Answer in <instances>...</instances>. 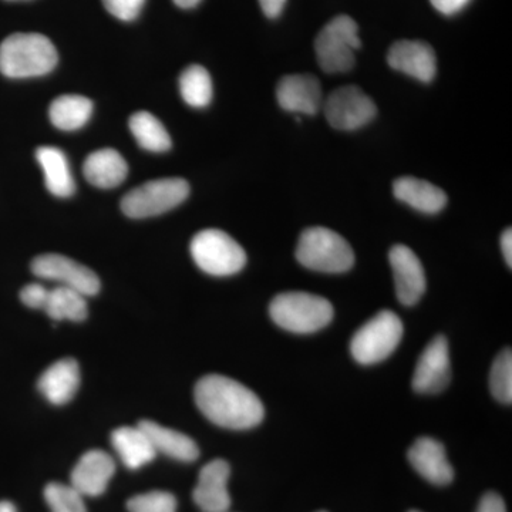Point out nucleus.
Segmentation results:
<instances>
[{
    "mask_svg": "<svg viewBox=\"0 0 512 512\" xmlns=\"http://www.w3.org/2000/svg\"><path fill=\"white\" fill-rule=\"evenodd\" d=\"M195 403L208 420L224 429H252L265 416L264 404L252 390L222 375L202 377L195 386Z\"/></svg>",
    "mask_w": 512,
    "mask_h": 512,
    "instance_id": "obj_1",
    "label": "nucleus"
},
{
    "mask_svg": "<svg viewBox=\"0 0 512 512\" xmlns=\"http://www.w3.org/2000/svg\"><path fill=\"white\" fill-rule=\"evenodd\" d=\"M57 62L55 45L40 33H13L0 43V73L10 79L45 76Z\"/></svg>",
    "mask_w": 512,
    "mask_h": 512,
    "instance_id": "obj_2",
    "label": "nucleus"
},
{
    "mask_svg": "<svg viewBox=\"0 0 512 512\" xmlns=\"http://www.w3.org/2000/svg\"><path fill=\"white\" fill-rule=\"evenodd\" d=\"M299 264L325 274H343L355 265V252L338 232L329 228L305 229L296 247Z\"/></svg>",
    "mask_w": 512,
    "mask_h": 512,
    "instance_id": "obj_3",
    "label": "nucleus"
},
{
    "mask_svg": "<svg viewBox=\"0 0 512 512\" xmlns=\"http://www.w3.org/2000/svg\"><path fill=\"white\" fill-rule=\"evenodd\" d=\"M269 313L276 325L292 333H313L328 326L333 306L328 299L306 292H286L275 296Z\"/></svg>",
    "mask_w": 512,
    "mask_h": 512,
    "instance_id": "obj_4",
    "label": "nucleus"
},
{
    "mask_svg": "<svg viewBox=\"0 0 512 512\" xmlns=\"http://www.w3.org/2000/svg\"><path fill=\"white\" fill-rule=\"evenodd\" d=\"M362 43L359 28L350 16L340 15L320 30L315 40L319 66L326 73H346L355 66V52Z\"/></svg>",
    "mask_w": 512,
    "mask_h": 512,
    "instance_id": "obj_5",
    "label": "nucleus"
},
{
    "mask_svg": "<svg viewBox=\"0 0 512 512\" xmlns=\"http://www.w3.org/2000/svg\"><path fill=\"white\" fill-rule=\"evenodd\" d=\"M190 251L195 264L208 275H235L247 264L244 248L220 229L198 232L192 238Z\"/></svg>",
    "mask_w": 512,
    "mask_h": 512,
    "instance_id": "obj_6",
    "label": "nucleus"
},
{
    "mask_svg": "<svg viewBox=\"0 0 512 512\" xmlns=\"http://www.w3.org/2000/svg\"><path fill=\"white\" fill-rule=\"evenodd\" d=\"M188 195L190 185L183 178H160L127 192L121 200V210L134 220L157 217L183 204Z\"/></svg>",
    "mask_w": 512,
    "mask_h": 512,
    "instance_id": "obj_7",
    "label": "nucleus"
},
{
    "mask_svg": "<svg viewBox=\"0 0 512 512\" xmlns=\"http://www.w3.org/2000/svg\"><path fill=\"white\" fill-rule=\"evenodd\" d=\"M402 338V320L392 311H382L357 330L350 352L360 365H375L392 355Z\"/></svg>",
    "mask_w": 512,
    "mask_h": 512,
    "instance_id": "obj_8",
    "label": "nucleus"
},
{
    "mask_svg": "<svg viewBox=\"0 0 512 512\" xmlns=\"http://www.w3.org/2000/svg\"><path fill=\"white\" fill-rule=\"evenodd\" d=\"M322 109L330 126L343 131L365 127L377 114L376 104L356 86L339 87L330 93Z\"/></svg>",
    "mask_w": 512,
    "mask_h": 512,
    "instance_id": "obj_9",
    "label": "nucleus"
},
{
    "mask_svg": "<svg viewBox=\"0 0 512 512\" xmlns=\"http://www.w3.org/2000/svg\"><path fill=\"white\" fill-rule=\"evenodd\" d=\"M32 272L37 278L59 282L66 288L94 296L100 292V279L92 269L87 268L67 256L46 254L37 256L32 262Z\"/></svg>",
    "mask_w": 512,
    "mask_h": 512,
    "instance_id": "obj_10",
    "label": "nucleus"
},
{
    "mask_svg": "<svg viewBox=\"0 0 512 512\" xmlns=\"http://www.w3.org/2000/svg\"><path fill=\"white\" fill-rule=\"evenodd\" d=\"M450 352L444 336H436L424 352L413 376V389L419 393H439L450 382Z\"/></svg>",
    "mask_w": 512,
    "mask_h": 512,
    "instance_id": "obj_11",
    "label": "nucleus"
},
{
    "mask_svg": "<svg viewBox=\"0 0 512 512\" xmlns=\"http://www.w3.org/2000/svg\"><path fill=\"white\" fill-rule=\"evenodd\" d=\"M397 299L406 306L416 305L426 292V274L420 259L406 245H396L390 249Z\"/></svg>",
    "mask_w": 512,
    "mask_h": 512,
    "instance_id": "obj_12",
    "label": "nucleus"
},
{
    "mask_svg": "<svg viewBox=\"0 0 512 512\" xmlns=\"http://www.w3.org/2000/svg\"><path fill=\"white\" fill-rule=\"evenodd\" d=\"M387 62L397 72L419 82L430 83L436 77L437 59L433 47L421 40H400L390 47Z\"/></svg>",
    "mask_w": 512,
    "mask_h": 512,
    "instance_id": "obj_13",
    "label": "nucleus"
},
{
    "mask_svg": "<svg viewBox=\"0 0 512 512\" xmlns=\"http://www.w3.org/2000/svg\"><path fill=\"white\" fill-rule=\"evenodd\" d=\"M229 476L231 467L221 458L202 467L197 487L192 494L195 504L202 512H228L231 507V495L228 493Z\"/></svg>",
    "mask_w": 512,
    "mask_h": 512,
    "instance_id": "obj_14",
    "label": "nucleus"
},
{
    "mask_svg": "<svg viewBox=\"0 0 512 512\" xmlns=\"http://www.w3.org/2000/svg\"><path fill=\"white\" fill-rule=\"evenodd\" d=\"M276 99L286 111L315 116L323 106L322 87L311 74H291L279 82Z\"/></svg>",
    "mask_w": 512,
    "mask_h": 512,
    "instance_id": "obj_15",
    "label": "nucleus"
},
{
    "mask_svg": "<svg viewBox=\"0 0 512 512\" xmlns=\"http://www.w3.org/2000/svg\"><path fill=\"white\" fill-rule=\"evenodd\" d=\"M116 473V463L110 454L101 450L87 451L72 471V487L83 497H99L107 490Z\"/></svg>",
    "mask_w": 512,
    "mask_h": 512,
    "instance_id": "obj_16",
    "label": "nucleus"
},
{
    "mask_svg": "<svg viewBox=\"0 0 512 512\" xmlns=\"http://www.w3.org/2000/svg\"><path fill=\"white\" fill-rule=\"evenodd\" d=\"M409 461L414 470L431 484L447 485L453 481L454 471L448 461L446 448L440 441L421 437L409 450Z\"/></svg>",
    "mask_w": 512,
    "mask_h": 512,
    "instance_id": "obj_17",
    "label": "nucleus"
},
{
    "mask_svg": "<svg viewBox=\"0 0 512 512\" xmlns=\"http://www.w3.org/2000/svg\"><path fill=\"white\" fill-rule=\"evenodd\" d=\"M80 387V367L74 359H62L47 367L37 382L39 392L55 406L69 403Z\"/></svg>",
    "mask_w": 512,
    "mask_h": 512,
    "instance_id": "obj_18",
    "label": "nucleus"
},
{
    "mask_svg": "<svg viewBox=\"0 0 512 512\" xmlns=\"http://www.w3.org/2000/svg\"><path fill=\"white\" fill-rule=\"evenodd\" d=\"M137 426L147 434L157 454L163 453L164 456L183 463H192L200 457L197 443L180 431L168 429L153 420L140 421Z\"/></svg>",
    "mask_w": 512,
    "mask_h": 512,
    "instance_id": "obj_19",
    "label": "nucleus"
},
{
    "mask_svg": "<svg viewBox=\"0 0 512 512\" xmlns=\"http://www.w3.org/2000/svg\"><path fill=\"white\" fill-rule=\"evenodd\" d=\"M83 173L94 187L110 190L119 187L126 180L128 165L119 151L101 148L86 158Z\"/></svg>",
    "mask_w": 512,
    "mask_h": 512,
    "instance_id": "obj_20",
    "label": "nucleus"
},
{
    "mask_svg": "<svg viewBox=\"0 0 512 512\" xmlns=\"http://www.w3.org/2000/svg\"><path fill=\"white\" fill-rule=\"evenodd\" d=\"M393 194L397 200L424 214H437L447 205L446 192L419 178L402 177L394 181Z\"/></svg>",
    "mask_w": 512,
    "mask_h": 512,
    "instance_id": "obj_21",
    "label": "nucleus"
},
{
    "mask_svg": "<svg viewBox=\"0 0 512 512\" xmlns=\"http://www.w3.org/2000/svg\"><path fill=\"white\" fill-rule=\"evenodd\" d=\"M111 444L121 463L130 470L146 466L157 457L156 448L140 427H120L111 434Z\"/></svg>",
    "mask_w": 512,
    "mask_h": 512,
    "instance_id": "obj_22",
    "label": "nucleus"
},
{
    "mask_svg": "<svg viewBox=\"0 0 512 512\" xmlns=\"http://www.w3.org/2000/svg\"><path fill=\"white\" fill-rule=\"evenodd\" d=\"M36 158L45 173L47 190L59 198L72 197L76 191L69 161L60 148L43 146L37 148Z\"/></svg>",
    "mask_w": 512,
    "mask_h": 512,
    "instance_id": "obj_23",
    "label": "nucleus"
},
{
    "mask_svg": "<svg viewBox=\"0 0 512 512\" xmlns=\"http://www.w3.org/2000/svg\"><path fill=\"white\" fill-rule=\"evenodd\" d=\"M93 114V101L77 94L57 97L50 104L49 116L53 126L63 131L82 128Z\"/></svg>",
    "mask_w": 512,
    "mask_h": 512,
    "instance_id": "obj_24",
    "label": "nucleus"
},
{
    "mask_svg": "<svg viewBox=\"0 0 512 512\" xmlns=\"http://www.w3.org/2000/svg\"><path fill=\"white\" fill-rule=\"evenodd\" d=\"M42 311L53 320L83 322L87 318L86 296L66 286H56L47 291Z\"/></svg>",
    "mask_w": 512,
    "mask_h": 512,
    "instance_id": "obj_25",
    "label": "nucleus"
},
{
    "mask_svg": "<svg viewBox=\"0 0 512 512\" xmlns=\"http://www.w3.org/2000/svg\"><path fill=\"white\" fill-rule=\"evenodd\" d=\"M131 133L136 138L137 143L144 150L153 151V153H164L171 148L170 134L165 130L163 123L148 111H137L130 117Z\"/></svg>",
    "mask_w": 512,
    "mask_h": 512,
    "instance_id": "obj_26",
    "label": "nucleus"
},
{
    "mask_svg": "<svg viewBox=\"0 0 512 512\" xmlns=\"http://www.w3.org/2000/svg\"><path fill=\"white\" fill-rule=\"evenodd\" d=\"M180 92L185 103L195 109L207 107L212 100V80L210 73L200 64H192L181 73Z\"/></svg>",
    "mask_w": 512,
    "mask_h": 512,
    "instance_id": "obj_27",
    "label": "nucleus"
},
{
    "mask_svg": "<svg viewBox=\"0 0 512 512\" xmlns=\"http://www.w3.org/2000/svg\"><path fill=\"white\" fill-rule=\"evenodd\" d=\"M491 393L498 402L512 403V355L511 349H505L494 360L490 373Z\"/></svg>",
    "mask_w": 512,
    "mask_h": 512,
    "instance_id": "obj_28",
    "label": "nucleus"
},
{
    "mask_svg": "<svg viewBox=\"0 0 512 512\" xmlns=\"http://www.w3.org/2000/svg\"><path fill=\"white\" fill-rule=\"evenodd\" d=\"M45 500L52 512H87L83 495L72 485L50 483L45 488Z\"/></svg>",
    "mask_w": 512,
    "mask_h": 512,
    "instance_id": "obj_29",
    "label": "nucleus"
},
{
    "mask_svg": "<svg viewBox=\"0 0 512 512\" xmlns=\"http://www.w3.org/2000/svg\"><path fill=\"white\" fill-rule=\"evenodd\" d=\"M130 512H177V500L167 491H150L127 501Z\"/></svg>",
    "mask_w": 512,
    "mask_h": 512,
    "instance_id": "obj_30",
    "label": "nucleus"
},
{
    "mask_svg": "<svg viewBox=\"0 0 512 512\" xmlns=\"http://www.w3.org/2000/svg\"><path fill=\"white\" fill-rule=\"evenodd\" d=\"M146 0H103L104 8L109 10L114 18L131 22L140 15Z\"/></svg>",
    "mask_w": 512,
    "mask_h": 512,
    "instance_id": "obj_31",
    "label": "nucleus"
},
{
    "mask_svg": "<svg viewBox=\"0 0 512 512\" xmlns=\"http://www.w3.org/2000/svg\"><path fill=\"white\" fill-rule=\"evenodd\" d=\"M47 291L46 286L40 284H29L20 291V301L30 309H40L45 305Z\"/></svg>",
    "mask_w": 512,
    "mask_h": 512,
    "instance_id": "obj_32",
    "label": "nucleus"
},
{
    "mask_svg": "<svg viewBox=\"0 0 512 512\" xmlns=\"http://www.w3.org/2000/svg\"><path fill=\"white\" fill-rule=\"evenodd\" d=\"M434 9L439 10L440 13L446 16H453L466 8L470 0H430Z\"/></svg>",
    "mask_w": 512,
    "mask_h": 512,
    "instance_id": "obj_33",
    "label": "nucleus"
},
{
    "mask_svg": "<svg viewBox=\"0 0 512 512\" xmlns=\"http://www.w3.org/2000/svg\"><path fill=\"white\" fill-rule=\"evenodd\" d=\"M476 512H507L503 498L495 493H487L481 498Z\"/></svg>",
    "mask_w": 512,
    "mask_h": 512,
    "instance_id": "obj_34",
    "label": "nucleus"
},
{
    "mask_svg": "<svg viewBox=\"0 0 512 512\" xmlns=\"http://www.w3.org/2000/svg\"><path fill=\"white\" fill-rule=\"evenodd\" d=\"M261 8L268 18L275 19L281 15L285 8L286 0H259Z\"/></svg>",
    "mask_w": 512,
    "mask_h": 512,
    "instance_id": "obj_35",
    "label": "nucleus"
},
{
    "mask_svg": "<svg viewBox=\"0 0 512 512\" xmlns=\"http://www.w3.org/2000/svg\"><path fill=\"white\" fill-rule=\"evenodd\" d=\"M501 251H503L505 262L512 266V231L511 228L505 229L503 237H501Z\"/></svg>",
    "mask_w": 512,
    "mask_h": 512,
    "instance_id": "obj_36",
    "label": "nucleus"
},
{
    "mask_svg": "<svg viewBox=\"0 0 512 512\" xmlns=\"http://www.w3.org/2000/svg\"><path fill=\"white\" fill-rule=\"evenodd\" d=\"M201 0H174L175 5L183 9L195 8Z\"/></svg>",
    "mask_w": 512,
    "mask_h": 512,
    "instance_id": "obj_37",
    "label": "nucleus"
},
{
    "mask_svg": "<svg viewBox=\"0 0 512 512\" xmlns=\"http://www.w3.org/2000/svg\"><path fill=\"white\" fill-rule=\"evenodd\" d=\"M0 512H18L10 501H0Z\"/></svg>",
    "mask_w": 512,
    "mask_h": 512,
    "instance_id": "obj_38",
    "label": "nucleus"
},
{
    "mask_svg": "<svg viewBox=\"0 0 512 512\" xmlns=\"http://www.w3.org/2000/svg\"><path fill=\"white\" fill-rule=\"evenodd\" d=\"M410 512H420V511H410Z\"/></svg>",
    "mask_w": 512,
    "mask_h": 512,
    "instance_id": "obj_39",
    "label": "nucleus"
}]
</instances>
